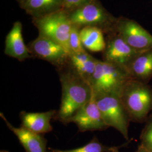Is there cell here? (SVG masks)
<instances>
[{
  "label": "cell",
  "mask_w": 152,
  "mask_h": 152,
  "mask_svg": "<svg viewBox=\"0 0 152 152\" xmlns=\"http://www.w3.org/2000/svg\"><path fill=\"white\" fill-rule=\"evenodd\" d=\"M131 79L125 68L98 60L89 82L94 96L118 94L126 83Z\"/></svg>",
  "instance_id": "obj_4"
},
{
  "label": "cell",
  "mask_w": 152,
  "mask_h": 152,
  "mask_svg": "<svg viewBox=\"0 0 152 152\" xmlns=\"http://www.w3.org/2000/svg\"><path fill=\"white\" fill-rule=\"evenodd\" d=\"M39 34L60 44L70 54L69 38L72 24L68 12L64 10L56 11L46 16L34 19Z\"/></svg>",
  "instance_id": "obj_6"
},
{
  "label": "cell",
  "mask_w": 152,
  "mask_h": 152,
  "mask_svg": "<svg viewBox=\"0 0 152 152\" xmlns=\"http://www.w3.org/2000/svg\"><path fill=\"white\" fill-rule=\"evenodd\" d=\"M119 149H117V150H115V151H114L113 152H119V151H118Z\"/></svg>",
  "instance_id": "obj_25"
},
{
  "label": "cell",
  "mask_w": 152,
  "mask_h": 152,
  "mask_svg": "<svg viewBox=\"0 0 152 152\" xmlns=\"http://www.w3.org/2000/svg\"><path fill=\"white\" fill-rule=\"evenodd\" d=\"M31 54L56 66L58 68L67 64L69 53L61 45L45 36H39L28 47Z\"/></svg>",
  "instance_id": "obj_8"
},
{
  "label": "cell",
  "mask_w": 152,
  "mask_h": 152,
  "mask_svg": "<svg viewBox=\"0 0 152 152\" xmlns=\"http://www.w3.org/2000/svg\"><path fill=\"white\" fill-rule=\"evenodd\" d=\"M80 38L84 48L92 52L103 51L105 48L103 32L98 28L91 26L82 28Z\"/></svg>",
  "instance_id": "obj_17"
},
{
  "label": "cell",
  "mask_w": 152,
  "mask_h": 152,
  "mask_svg": "<svg viewBox=\"0 0 152 152\" xmlns=\"http://www.w3.org/2000/svg\"></svg>",
  "instance_id": "obj_26"
},
{
  "label": "cell",
  "mask_w": 152,
  "mask_h": 152,
  "mask_svg": "<svg viewBox=\"0 0 152 152\" xmlns=\"http://www.w3.org/2000/svg\"><path fill=\"white\" fill-rule=\"evenodd\" d=\"M56 112L51 110L45 112H27L22 111L20 113L22 126L34 132L42 134L53 130L50 124L54 118Z\"/></svg>",
  "instance_id": "obj_13"
},
{
  "label": "cell",
  "mask_w": 152,
  "mask_h": 152,
  "mask_svg": "<svg viewBox=\"0 0 152 152\" xmlns=\"http://www.w3.org/2000/svg\"><path fill=\"white\" fill-rule=\"evenodd\" d=\"M68 14L72 25L79 28L91 26L108 35L115 33L118 18L110 14L98 0H90Z\"/></svg>",
  "instance_id": "obj_3"
},
{
  "label": "cell",
  "mask_w": 152,
  "mask_h": 152,
  "mask_svg": "<svg viewBox=\"0 0 152 152\" xmlns=\"http://www.w3.org/2000/svg\"><path fill=\"white\" fill-rule=\"evenodd\" d=\"M136 152H149V151L147 150L146 149H145L144 147L142 146H141V145H140L138 148H137V150L136 151Z\"/></svg>",
  "instance_id": "obj_22"
},
{
  "label": "cell",
  "mask_w": 152,
  "mask_h": 152,
  "mask_svg": "<svg viewBox=\"0 0 152 152\" xmlns=\"http://www.w3.org/2000/svg\"><path fill=\"white\" fill-rule=\"evenodd\" d=\"M120 96L131 121H147L152 112V88L148 83L131 78L126 83Z\"/></svg>",
  "instance_id": "obj_2"
},
{
  "label": "cell",
  "mask_w": 152,
  "mask_h": 152,
  "mask_svg": "<svg viewBox=\"0 0 152 152\" xmlns=\"http://www.w3.org/2000/svg\"><path fill=\"white\" fill-rule=\"evenodd\" d=\"M130 141L118 147H108L102 144L96 137H94L86 145L78 148L71 150H59L49 148V152H113L128 145Z\"/></svg>",
  "instance_id": "obj_18"
},
{
  "label": "cell",
  "mask_w": 152,
  "mask_h": 152,
  "mask_svg": "<svg viewBox=\"0 0 152 152\" xmlns=\"http://www.w3.org/2000/svg\"><path fill=\"white\" fill-rule=\"evenodd\" d=\"M0 152H8V151H5V150H1Z\"/></svg>",
  "instance_id": "obj_24"
},
{
  "label": "cell",
  "mask_w": 152,
  "mask_h": 152,
  "mask_svg": "<svg viewBox=\"0 0 152 152\" xmlns=\"http://www.w3.org/2000/svg\"><path fill=\"white\" fill-rule=\"evenodd\" d=\"M115 32L137 52L152 50V35L134 20L118 18Z\"/></svg>",
  "instance_id": "obj_7"
},
{
  "label": "cell",
  "mask_w": 152,
  "mask_h": 152,
  "mask_svg": "<svg viewBox=\"0 0 152 152\" xmlns=\"http://www.w3.org/2000/svg\"><path fill=\"white\" fill-rule=\"evenodd\" d=\"M18 1H19V2H20V4H22L23 2H24V1H26V0H18Z\"/></svg>",
  "instance_id": "obj_23"
},
{
  "label": "cell",
  "mask_w": 152,
  "mask_h": 152,
  "mask_svg": "<svg viewBox=\"0 0 152 152\" xmlns=\"http://www.w3.org/2000/svg\"><path fill=\"white\" fill-rule=\"evenodd\" d=\"M74 123L80 132L105 130L109 127L104 122L94 95L84 107L68 120Z\"/></svg>",
  "instance_id": "obj_10"
},
{
  "label": "cell",
  "mask_w": 152,
  "mask_h": 152,
  "mask_svg": "<svg viewBox=\"0 0 152 152\" xmlns=\"http://www.w3.org/2000/svg\"><path fill=\"white\" fill-rule=\"evenodd\" d=\"M21 7L34 19L63 9V0H26Z\"/></svg>",
  "instance_id": "obj_16"
},
{
  "label": "cell",
  "mask_w": 152,
  "mask_h": 152,
  "mask_svg": "<svg viewBox=\"0 0 152 152\" xmlns=\"http://www.w3.org/2000/svg\"><path fill=\"white\" fill-rule=\"evenodd\" d=\"M0 115L7 127L18 137L26 152H48V141L41 134L32 132L22 126L15 127L8 121L3 113H1Z\"/></svg>",
  "instance_id": "obj_11"
},
{
  "label": "cell",
  "mask_w": 152,
  "mask_h": 152,
  "mask_svg": "<svg viewBox=\"0 0 152 152\" xmlns=\"http://www.w3.org/2000/svg\"><path fill=\"white\" fill-rule=\"evenodd\" d=\"M125 68L132 79L148 83L152 78V50L138 54Z\"/></svg>",
  "instance_id": "obj_14"
},
{
  "label": "cell",
  "mask_w": 152,
  "mask_h": 152,
  "mask_svg": "<svg viewBox=\"0 0 152 152\" xmlns=\"http://www.w3.org/2000/svg\"><path fill=\"white\" fill-rule=\"evenodd\" d=\"M140 135L141 146L152 152V114L148 117Z\"/></svg>",
  "instance_id": "obj_20"
},
{
  "label": "cell",
  "mask_w": 152,
  "mask_h": 152,
  "mask_svg": "<svg viewBox=\"0 0 152 152\" xmlns=\"http://www.w3.org/2000/svg\"><path fill=\"white\" fill-rule=\"evenodd\" d=\"M62 96L59 110L54 118L66 124L68 120L90 102L93 96L90 83L78 75L70 65L59 68Z\"/></svg>",
  "instance_id": "obj_1"
},
{
  "label": "cell",
  "mask_w": 152,
  "mask_h": 152,
  "mask_svg": "<svg viewBox=\"0 0 152 152\" xmlns=\"http://www.w3.org/2000/svg\"><path fill=\"white\" fill-rule=\"evenodd\" d=\"M95 98L106 125L118 131L126 140H130L129 127L131 121L120 95L104 94Z\"/></svg>",
  "instance_id": "obj_5"
},
{
  "label": "cell",
  "mask_w": 152,
  "mask_h": 152,
  "mask_svg": "<svg viewBox=\"0 0 152 152\" xmlns=\"http://www.w3.org/2000/svg\"><path fill=\"white\" fill-rule=\"evenodd\" d=\"M69 49L70 54L86 51L82 44L80 38V29L74 25H72L69 38Z\"/></svg>",
  "instance_id": "obj_19"
},
{
  "label": "cell",
  "mask_w": 152,
  "mask_h": 152,
  "mask_svg": "<svg viewBox=\"0 0 152 152\" xmlns=\"http://www.w3.org/2000/svg\"><path fill=\"white\" fill-rule=\"evenodd\" d=\"M5 54L19 61H24L32 57L29 50L24 42L22 23L20 22L14 23L6 36Z\"/></svg>",
  "instance_id": "obj_12"
},
{
  "label": "cell",
  "mask_w": 152,
  "mask_h": 152,
  "mask_svg": "<svg viewBox=\"0 0 152 152\" xmlns=\"http://www.w3.org/2000/svg\"><path fill=\"white\" fill-rule=\"evenodd\" d=\"M90 0H63V10L67 12H71L81 6Z\"/></svg>",
  "instance_id": "obj_21"
},
{
  "label": "cell",
  "mask_w": 152,
  "mask_h": 152,
  "mask_svg": "<svg viewBox=\"0 0 152 152\" xmlns=\"http://www.w3.org/2000/svg\"><path fill=\"white\" fill-rule=\"evenodd\" d=\"M97 61L98 59L85 51L70 54L68 63L78 75L89 83L95 70Z\"/></svg>",
  "instance_id": "obj_15"
},
{
  "label": "cell",
  "mask_w": 152,
  "mask_h": 152,
  "mask_svg": "<svg viewBox=\"0 0 152 152\" xmlns=\"http://www.w3.org/2000/svg\"><path fill=\"white\" fill-rule=\"evenodd\" d=\"M103 52V61L125 68L140 53L132 49L116 32L109 34Z\"/></svg>",
  "instance_id": "obj_9"
}]
</instances>
